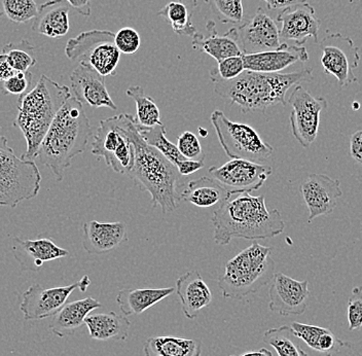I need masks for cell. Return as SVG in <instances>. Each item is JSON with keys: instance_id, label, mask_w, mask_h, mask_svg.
Listing matches in <instances>:
<instances>
[{"instance_id": "3957f363", "label": "cell", "mask_w": 362, "mask_h": 356, "mask_svg": "<svg viewBox=\"0 0 362 356\" xmlns=\"http://www.w3.org/2000/svg\"><path fill=\"white\" fill-rule=\"evenodd\" d=\"M313 79V69L305 68L291 74H262L244 70L232 81H215L214 91L230 104H237L244 113L264 112L271 106L286 105L287 92L293 86Z\"/></svg>"}, {"instance_id": "c3c4849f", "label": "cell", "mask_w": 362, "mask_h": 356, "mask_svg": "<svg viewBox=\"0 0 362 356\" xmlns=\"http://www.w3.org/2000/svg\"><path fill=\"white\" fill-rule=\"evenodd\" d=\"M69 4L70 8L78 11L79 15L83 17H90L92 13V6H90V0H65Z\"/></svg>"}, {"instance_id": "f1b7e54d", "label": "cell", "mask_w": 362, "mask_h": 356, "mask_svg": "<svg viewBox=\"0 0 362 356\" xmlns=\"http://www.w3.org/2000/svg\"><path fill=\"white\" fill-rule=\"evenodd\" d=\"M175 287L164 289H124L117 296V303L124 316L139 315L171 296Z\"/></svg>"}, {"instance_id": "484cf974", "label": "cell", "mask_w": 362, "mask_h": 356, "mask_svg": "<svg viewBox=\"0 0 362 356\" xmlns=\"http://www.w3.org/2000/svg\"><path fill=\"white\" fill-rule=\"evenodd\" d=\"M232 196L218 181L206 176L189 181L185 189L180 190V201L189 202L200 208H218Z\"/></svg>"}, {"instance_id": "b9f144b4", "label": "cell", "mask_w": 362, "mask_h": 356, "mask_svg": "<svg viewBox=\"0 0 362 356\" xmlns=\"http://www.w3.org/2000/svg\"><path fill=\"white\" fill-rule=\"evenodd\" d=\"M348 328L349 331L362 328V287H353L347 305Z\"/></svg>"}, {"instance_id": "30bf717a", "label": "cell", "mask_w": 362, "mask_h": 356, "mask_svg": "<svg viewBox=\"0 0 362 356\" xmlns=\"http://www.w3.org/2000/svg\"><path fill=\"white\" fill-rule=\"evenodd\" d=\"M65 54L69 60L81 59L88 63L104 78L115 76L121 59V52L115 45V33L107 30L79 33L68 40Z\"/></svg>"}, {"instance_id": "8fae6325", "label": "cell", "mask_w": 362, "mask_h": 356, "mask_svg": "<svg viewBox=\"0 0 362 356\" xmlns=\"http://www.w3.org/2000/svg\"><path fill=\"white\" fill-rule=\"evenodd\" d=\"M319 47L322 52L320 61L325 74L334 76L341 88L356 83L353 70L359 67L361 55L359 47L350 38L341 33H329Z\"/></svg>"}, {"instance_id": "6da1fadb", "label": "cell", "mask_w": 362, "mask_h": 356, "mask_svg": "<svg viewBox=\"0 0 362 356\" xmlns=\"http://www.w3.org/2000/svg\"><path fill=\"white\" fill-rule=\"evenodd\" d=\"M214 242L228 245L235 238L268 239L284 232L285 224L278 209L269 210L264 196L238 194L215 209L212 217Z\"/></svg>"}, {"instance_id": "681fc988", "label": "cell", "mask_w": 362, "mask_h": 356, "mask_svg": "<svg viewBox=\"0 0 362 356\" xmlns=\"http://www.w3.org/2000/svg\"><path fill=\"white\" fill-rule=\"evenodd\" d=\"M266 2L267 8L270 11L280 10V8H286L294 4L307 2V0H264Z\"/></svg>"}, {"instance_id": "4fadbf2b", "label": "cell", "mask_w": 362, "mask_h": 356, "mask_svg": "<svg viewBox=\"0 0 362 356\" xmlns=\"http://www.w3.org/2000/svg\"><path fill=\"white\" fill-rule=\"evenodd\" d=\"M288 103L293 108L291 113V132L298 144L305 149L311 147L318 136L320 115L327 108L325 97H315L300 85L296 86Z\"/></svg>"}, {"instance_id": "ee69618b", "label": "cell", "mask_w": 362, "mask_h": 356, "mask_svg": "<svg viewBox=\"0 0 362 356\" xmlns=\"http://www.w3.org/2000/svg\"><path fill=\"white\" fill-rule=\"evenodd\" d=\"M327 356H362V339L357 342H341L334 352Z\"/></svg>"}, {"instance_id": "836d02e7", "label": "cell", "mask_w": 362, "mask_h": 356, "mask_svg": "<svg viewBox=\"0 0 362 356\" xmlns=\"http://www.w3.org/2000/svg\"><path fill=\"white\" fill-rule=\"evenodd\" d=\"M298 339L291 326L269 328L262 337L264 343L273 347L278 356H309L296 342Z\"/></svg>"}, {"instance_id": "7bdbcfd3", "label": "cell", "mask_w": 362, "mask_h": 356, "mask_svg": "<svg viewBox=\"0 0 362 356\" xmlns=\"http://www.w3.org/2000/svg\"><path fill=\"white\" fill-rule=\"evenodd\" d=\"M33 81V74L30 71L17 72L15 76L6 79L2 85V91L4 94L16 95L22 96L26 94Z\"/></svg>"}, {"instance_id": "5b68a950", "label": "cell", "mask_w": 362, "mask_h": 356, "mask_svg": "<svg viewBox=\"0 0 362 356\" xmlns=\"http://www.w3.org/2000/svg\"><path fill=\"white\" fill-rule=\"evenodd\" d=\"M131 138L134 144L135 159L128 176L140 190L151 194L153 208L160 206L164 214L173 212L181 202L180 172L158 149L146 144L136 125Z\"/></svg>"}, {"instance_id": "74e56055", "label": "cell", "mask_w": 362, "mask_h": 356, "mask_svg": "<svg viewBox=\"0 0 362 356\" xmlns=\"http://www.w3.org/2000/svg\"><path fill=\"white\" fill-rule=\"evenodd\" d=\"M217 21L241 24L244 21L243 0H204Z\"/></svg>"}, {"instance_id": "4dcf8cb0", "label": "cell", "mask_w": 362, "mask_h": 356, "mask_svg": "<svg viewBox=\"0 0 362 356\" xmlns=\"http://www.w3.org/2000/svg\"><path fill=\"white\" fill-rule=\"evenodd\" d=\"M198 0H177L167 4L158 16L164 18L178 35L192 38L198 31L192 24L194 8H198Z\"/></svg>"}, {"instance_id": "d6986e66", "label": "cell", "mask_w": 362, "mask_h": 356, "mask_svg": "<svg viewBox=\"0 0 362 356\" xmlns=\"http://www.w3.org/2000/svg\"><path fill=\"white\" fill-rule=\"evenodd\" d=\"M70 84L74 96L81 103L92 108H107L117 110V104L113 102L107 88L105 78L93 69L88 63L81 61L70 76Z\"/></svg>"}, {"instance_id": "8992f818", "label": "cell", "mask_w": 362, "mask_h": 356, "mask_svg": "<svg viewBox=\"0 0 362 356\" xmlns=\"http://www.w3.org/2000/svg\"><path fill=\"white\" fill-rule=\"evenodd\" d=\"M272 253L273 247L253 241L228 260L223 276L218 279L223 298L241 300L269 285L275 274V260Z\"/></svg>"}, {"instance_id": "4316f807", "label": "cell", "mask_w": 362, "mask_h": 356, "mask_svg": "<svg viewBox=\"0 0 362 356\" xmlns=\"http://www.w3.org/2000/svg\"><path fill=\"white\" fill-rule=\"evenodd\" d=\"M101 307V304L90 297L66 303L61 308L60 311L54 315L49 324V330L57 337H66L85 323V319L90 312Z\"/></svg>"}, {"instance_id": "83f0119b", "label": "cell", "mask_w": 362, "mask_h": 356, "mask_svg": "<svg viewBox=\"0 0 362 356\" xmlns=\"http://www.w3.org/2000/svg\"><path fill=\"white\" fill-rule=\"evenodd\" d=\"M90 337L98 341H126L131 323L127 316L110 311L89 314L85 319Z\"/></svg>"}, {"instance_id": "bcb514c9", "label": "cell", "mask_w": 362, "mask_h": 356, "mask_svg": "<svg viewBox=\"0 0 362 356\" xmlns=\"http://www.w3.org/2000/svg\"><path fill=\"white\" fill-rule=\"evenodd\" d=\"M350 155L362 165V129H359L350 137Z\"/></svg>"}, {"instance_id": "44dd1931", "label": "cell", "mask_w": 362, "mask_h": 356, "mask_svg": "<svg viewBox=\"0 0 362 356\" xmlns=\"http://www.w3.org/2000/svg\"><path fill=\"white\" fill-rule=\"evenodd\" d=\"M13 253L23 270L40 271L45 263L52 262L69 255L67 249L61 248L51 238L22 240L13 238Z\"/></svg>"}, {"instance_id": "f546056e", "label": "cell", "mask_w": 362, "mask_h": 356, "mask_svg": "<svg viewBox=\"0 0 362 356\" xmlns=\"http://www.w3.org/2000/svg\"><path fill=\"white\" fill-rule=\"evenodd\" d=\"M144 356H201L202 342L194 339L158 335L144 345Z\"/></svg>"}, {"instance_id": "f35d334b", "label": "cell", "mask_w": 362, "mask_h": 356, "mask_svg": "<svg viewBox=\"0 0 362 356\" xmlns=\"http://www.w3.org/2000/svg\"><path fill=\"white\" fill-rule=\"evenodd\" d=\"M245 70L242 56L228 57L219 61L216 67L210 71V79L215 81H232L238 78Z\"/></svg>"}, {"instance_id": "9a60e30c", "label": "cell", "mask_w": 362, "mask_h": 356, "mask_svg": "<svg viewBox=\"0 0 362 356\" xmlns=\"http://www.w3.org/2000/svg\"><path fill=\"white\" fill-rule=\"evenodd\" d=\"M240 47L244 55L274 51L281 47L279 29L262 8L237 28Z\"/></svg>"}, {"instance_id": "7a4b0ae2", "label": "cell", "mask_w": 362, "mask_h": 356, "mask_svg": "<svg viewBox=\"0 0 362 356\" xmlns=\"http://www.w3.org/2000/svg\"><path fill=\"white\" fill-rule=\"evenodd\" d=\"M90 136L92 127L83 103L71 95L57 113L36 159L61 181L72 160L87 149Z\"/></svg>"}, {"instance_id": "ffe728a7", "label": "cell", "mask_w": 362, "mask_h": 356, "mask_svg": "<svg viewBox=\"0 0 362 356\" xmlns=\"http://www.w3.org/2000/svg\"><path fill=\"white\" fill-rule=\"evenodd\" d=\"M245 70L262 74H278L296 62L309 60L307 49L298 45H289L282 42L279 49L262 53L242 55Z\"/></svg>"}, {"instance_id": "603a6c76", "label": "cell", "mask_w": 362, "mask_h": 356, "mask_svg": "<svg viewBox=\"0 0 362 356\" xmlns=\"http://www.w3.org/2000/svg\"><path fill=\"white\" fill-rule=\"evenodd\" d=\"M176 294L183 314L194 319L212 302V292L198 271H189L176 281Z\"/></svg>"}, {"instance_id": "e575fe53", "label": "cell", "mask_w": 362, "mask_h": 356, "mask_svg": "<svg viewBox=\"0 0 362 356\" xmlns=\"http://www.w3.org/2000/svg\"><path fill=\"white\" fill-rule=\"evenodd\" d=\"M137 129L140 135L146 140V144L158 149L174 166L176 167L178 163L187 159L181 155L177 145L172 144L167 138L166 127L163 122L157 125V126L151 127V128H139V127H137Z\"/></svg>"}, {"instance_id": "1f68e13d", "label": "cell", "mask_w": 362, "mask_h": 356, "mask_svg": "<svg viewBox=\"0 0 362 356\" xmlns=\"http://www.w3.org/2000/svg\"><path fill=\"white\" fill-rule=\"evenodd\" d=\"M291 328L296 338L304 341L310 348L317 352L330 355L336 351L343 342L329 328L322 326L293 323Z\"/></svg>"}, {"instance_id": "52a82bcc", "label": "cell", "mask_w": 362, "mask_h": 356, "mask_svg": "<svg viewBox=\"0 0 362 356\" xmlns=\"http://www.w3.org/2000/svg\"><path fill=\"white\" fill-rule=\"evenodd\" d=\"M40 183L42 174L35 162L18 156L6 136H0V206L15 208L35 198Z\"/></svg>"}, {"instance_id": "d4e9b609", "label": "cell", "mask_w": 362, "mask_h": 356, "mask_svg": "<svg viewBox=\"0 0 362 356\" xmlns=\"http://www.w3.org/2000/svg\"><path fill=\"white\" fill-rule=\"evenodd\" d=\"M70 6L65 0H49L38 6L33 30L51 38L66 35L69 31Z\"/></svg>"}, {"instance_id": "ba28073f", "label": "cell", "mask_w": 362, "mask_h": 356, "mask_svg": "<svg viewBox=\"0 0 362 356\" xmlns=\"http://www.w3.org/2000/svg\"><path fill=\"white\" fill-rule=\"evenodd\" d=\"M135 125L134 117L128 113L102 120L93 140V155L104 159L106 165L117 173L128 174L134 165L131 134Z\"/></svg>"}, {"instance_id": "5bb4252c", "label": "cell", "mask_w": 362, "mask_h": 356, "mask_svg": "<svg viewBox=\"0 0 362 356\" xmlns=\"http://www.w3.org/2000/svg\"><path fill=\"white\" fill-rule=\"evenodd\" d=\"M208 173L232 195L250 194L264 185L273 173V169L266 164L232 159L223 166L210 167Z\"/></svg>"}, {"instance_id": "f6af8a7d", "label": "cell", "mask_w": 362, "mask_h": 356, "mask_svg": "<svg viewBox=\"0 0 362 356\" xmlns=\"http://www.w3.org/2000/svg\"><path fill=\"white\" fill-rule=\"evenodd\" d=\"M205 166L204 161H194L185 159L176 165V169L180 172L181 176H189L196 173L199 170L202 169Z\"/></svg>"}, {"instance_id": "9c48e42d", "label": "cell", "mask_w": 362, "mask_h": 356, "mask_svg": "<svg viewBox=\"0 0 362 356\" xmlns=\"http://www.w3.org/2000/svg\"><path fill=\"white\" fill-rule=\"evenodd\" d=\"M210 121L228 158L262 164L273 155V147L249 125L230 121L221 110H214Z\"/></svg>"}, {"instance_id": "ac0fdd59", "label": "cell", "mask_w": 362, "mask_h": 356, "mask_svg": "<svg viewBox=\"0 0 362 356\" xmlns=\"http://www.w3.org/2000/svg\"><path fill=\"white\" fill-rule=\"evenodd\" d=\"M277 21L281 24L280 40H291L298 47H304L309 38L318 42L321 20L317 18L313 6L307 2L283 8L278 15Z\"/></svg>"}, {"instance_id": "277c9868", "label": "cell", "mask_w": 362, "mask_h": 356, "mask_svg": "<svg viewBox=\"0 0 362 356\" xmlns=\"http://www.w3.org/2000/svg\"><path fill=\"white\" fill-rule=\"evenodd\" d=\"M71 95L70 88L42 74L33 90L19 97L13 127L21 130L26 140L27 149L23 159L35 160L57 113Z\"/></svg>"}, {"instance_id": "7402d4cb", "label": "cell", "mask_w": 362, "mask_h": 356, "mask_svg": "<svg viewBox=\"0 0 362 356\" xmlns=\"http://www.w3.org/2000/svg\"><path fill=\"white\" fill-rule=\"evenodd\" d=\"M83 246L90 255H104L128 241L126 224L87 222L83 226Z\"/></svg>"}, {"instance_id": "60d3db41", "label": "cell", "mask_w": 362, "mask_h": 356, "mask_svg": "<svg viewBox=\"0 0 362 356\" xmlns=\"http://www.w3.org/2000/svg\"><path fill=\"white\" fill-rule=\"evenodd\" d=\"M177 147L181 155L185 158L194 161L205 160V154H204L202 145H201L198 137L194 133L185 131V132L180 134L177 139Z\"/></svg>"}, {"instance_id": "ab89813d", "label": "cell", "mask_w": 362, "mask_h": 356, "mask_svg": "<svg viewBox=\"0 0 362 356\" xmlns=\"http://www.w3.org/2000/svg\"><path fill=\"white\" fill-rule=\"evenodd\" d=\"M115 45L121 54L133 55L141 45L139 33L131 27H124L115 33Z\"/></svg>"}, {"instance_id": "7dc6e473", "label": "cell", "mask_w": 362, "mask_h": 356, "mask_svg": "<svg viewBox=\"0 0 362 356\" xmlns=\"http://www.w3.org/2000/svg\"><path fill=\"white\" fill-rule=\"evenodd\" d=\"M17 72L18 71H16V70L11 67L6 54L1 52V53H0V83H4L6 79L15 76Z\"/></svg>"}, {"instance_id": "2e32d148", "label": "cell", "mask_w": 362, "mask_h": 356, "mask_svg": "<svg viewBox=\"0 0 362 356\" xmlns=\"http://www.w3.org/2000/svg\"><path fill=\"white\" fill-rule=\"evenodd\" d=\"M309 281H298L283 273L274 274L269 289V308L282 316L304 314L309 303Z\"/></svg>"}, {"instance_id": "cb8c5ba5", "label": "cell", "mask_w": 362, "mask_h": 356, "mask_svg": "<svg viewBox=\"0 0 362 356\" xmlns=\"http://www.w3.org/2000/svg\"><path fill=\"white\" fill-rule=\"evenodd\" d=\"M205 34L197 33L192 36V45L194 49L200 50L215 59L217 62L228 57L242 56L237 28H232L223 35L216 33V25L212 20L206 22Z\"/></svg>"}, {"instance_id": "d590c367", "label": "cell", "mask_w": 362, "mask_h": 356, "mask_svg": "<svg viewBox=\"0 0 362 356\" xmlns=\"http://www.w3.org/2000/svg\"><path fill=\"white\" fill-rule=\"evenodd\" d=\"M2 53L8 57L11 67L18 72L29 71V68L36 64V59L33 57V45L26 40H22L19 44H8L4 45Z\"/></svg>"}, {"instance_id": "d6a6232c", "label": "cell", "mask_w": 362, "mask_h": 356, "mask_svg": "<svg viewBox=\"0 0 362 356\" xmlns=\"http://www.w3.org/2000/svg\"><path fill=\"white\" fill-rule=\"evenodd\" d=\"M126 94L132 98L136 104V126L139 128H151L162 124L157 103L151 96L146 94L144 88L140 86L130 87L126 91Z\"/></svg>"}, {"instance_id": "e0dca14e", "label": "cell", "mask_w": 362, "mask_h": 356, "mask_svg": "<svg viewBox=\"0 0 362 356\" xmlns=\"http://www.w3.org/2000/svg\"><path fill=\"white\" fill-rule=\"evenodd\" d=\"M300 190L309 210V223L317 217L330 214L343 196L341 181L325 174H310L300 185Z\"/></svg>"}, {"instance_id": "f907efd6", "label": "cell", "mask_w": 362, "mask_h": 356, "mask_svg": "<svg viewBox=\"0 0 362 356\" xmlns=\"http://www.w3.org/2000/svg\"><path fill=\"white\" fill-rule=\"evenodd\" d=\"M237 356V355H230ZM240 356H273L270 350L266 348H260L259 350L248 351V352L244 353V355Z\"/></svg>"}, {"instance_id": "8d00e7d4", "label": "cell", "mask_w": 362, "mask_h": 356, "mask_svg": "<svg viewBox=\"0 0 362 356\" xmlns=\"http://www.w3.org/2000/svg\"><path fill=\"white\" fill-rule=\"evenodd\" d=\"M35 0H0V17L13 23H27L37 15Z\"/></svg>"}, {"instance_id": "7c38bea8", "label": "cell", "mask_w": 362, "mask_h": 356, "mask_svg": "<svg viewBox=\"0 0 362 356\" xmlns=\"http://www.w3.org/2000/svg\"><path fill=\"white\" fill-rule=\"evenodd\" d=\"M90 285L89 276H83L74 285L60 287H47L40 285H31L23 294L20 310L26 321H42L54 316L66 304L70 294L76 289L87 292Z\"/></svg>"}]
</instances>
